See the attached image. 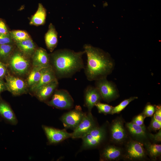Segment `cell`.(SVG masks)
Returning <instances> with one entry per match:
<instances>
[{"mask_svg": "<svg viewBox=\"0 0 161 161\" xmlns=\"http://www.w3.org/2000/svg\"><path fill=\"white\" fill-rule=\"evenodd\" d=\"M42 127L47 137L49 144H55L72 138V133L68 132L65 129H59L43 125Z\"/></svg>", "mask_w": 161, "mask_h": 161, "instance_id": "9c48e42d", "label": "cell"}, {"mask_svg": "<svg viewBox=\"0 0 161 161\" xmlns=\"http://www.w3.org/2000/svg\"><path fill=\"white\" fill-rule=\"evenodd\" d=\"M151 127L154 130H159L161 128V123H160L156 120L153 117L151 121Z\"/></svg>", "mask_w": 161, "mask_h": 161, "instance_id": "836d02e7", "label": "cell"}, {"mask_svg": "<svg viewBox=\"0 0 161 161\" xmlns=\"http://www.w3.org/2000/svg\"><path fill=\"white\" fill-rule=\"evenodd\" d=\"M45 40L47 48L51 52L56 47L58 42V34L54 25L50 23L45 34Z\"/></svg>", "mask_w": 161, "mask_h": 161, "instance_id": "e0dca14e", "label": "cell"}, {"mask_svg": "<svg viewBox=\"0 0 161 161\" xmlns=\"http://www.w3.org/2000/svg\"><path fill=\"white\" fill-rule=\"evenodd\" d=\"M127 127L130 133L139 137H145V128L143 126H139L132 122L126 124Z\"/></svg>", "mask_w": 161, "mask_h": 161, "instance_id": "7402d4cb", "label": "cell"}, {"mask_svg": "<svg viewBox=\"0 0 161 161\" xmlns=\"http://www.w3.org/2000/svg\"><path fill=\"white\" fill-rule=\"evenodd\" d=\"M111 132L112 139L116 142L122 141L126 136L123 124L119 120H116L113 122L111 126Z\"/></svg>", "mask_w": 161, "mask_h": 161, "instance_id": "ac0fdd59", "label": "cell"}, {"mask_svg": "<svg viewBox=\"0 0 161 161\" xmlns=\"http://www.w3.org/2000/svg\"><path fill=\"white\" fill-rule=\"evenodd\" d=\"M40 68L33 67L27 78V84L30 88L36 85L39 81L41 76Z\"/></svg>", "mask_w": 161, "mask_h": 161, "instance_id": "603a6c76", "label": "cell"}, {"mask_svg": "<svg viewBox=\"0 0 161 161\" xmlns=\"http://www.w3.org/2000/svg\"><path fill=\"white\" fill-rule=\"evenodd\" d=\"M33 67L42 69L51 66L50 55L44 49L40 48L34 53L32 58Z\"/></svg>", "mask_w": 161, "mask_h": 161, "instance_id": "7c38bea8", "label": "cell"}, {"mask_svg": "<svg viewBox=\"0 0 161 161\" xmlns=\"http://www.w3.org/2000/svg\"><path fill=\"white\" fill-rule=\"evenodd\" d=\"M6 88L5 83L0 79V93Z\"/></svg>", "mask_w": 161, "mask_h": 161, "instance_id": "d590c367", "label": "cell"}, {"mask_svg": "<svg viewBox=\"0 0 161 161\" xmlns=\"http://www.w3.org/2000/svg\"><path fill=\"white\" fill-rule=\"evenodd\" d=\"M95 126V121L91 112L85 113L80 123L72 133V138H82Z\"/></svg>", "mask_w": 161, "mask_h": 161, "instance_id": "52a82bcc", "label": "cell"}, {"mask_svg": "<svg viewBox=\"0 0 161 161\" xmlns=\"http://www.w3.org/2000/svg\"><path fill=\"white\" fill-rule=\"evenodd\" d=\"M6 72V69L5 65L0 62V79L3 78L5 75Z\"/></svg>", "mask_w": 161, "mask_h": 161, "instance_id": "e575fe53", "label": "cell"}, {"mask_svg": "<svg viewBox=\"0 0 161 161\" xmlns=\"http://www.w3.org/2000/svg\"><path fill=\"white\" fill-rule=\"evenodd\" d=\"M12 38L16 43L20 42L30 38L28 34L25 31L15 30L9 32Z\"/></svg>", "mask_w": 161, "mask_h": 161, "instance_id": "cb8c5ba5", "label": "cell"}, {"mask_svg": "<svg viewBox=\"0 0 161 161\" xmlns=\"http://www.w3.org/2000/svg\"><path fill=\"white\" fill-rule=\"evenodd\" d=\"M9 63L13 71L19 75L26 74L30 67L29 60L24 55L19 52H15L12 55Z\"/></svg>", "mask_w": 161, "mask_h": 161, "instance_id": "ba28073f", "label": "cell"}, {"mask_svg": "<svg viewBox=\"0 0 161 161\" xmlns=\"http://www.w3.org/2000/svg\"><path fill=\"white\" fill-rule=\"evenodd\" d=\"M58 84V79L53 80L39 87L34 92L35 95L40 100L46 101L52 95Z\"/></svg>", "mask_w": 161, "mask_h": 161, "instance_id": "4fadbf2b", "label": "cell"}, {"mask_svg": "<svg viewBox=\"0 0 161 161\" xmlns=\"http://www.w3.org/2000/svg\"><path fill=\"white\" fill-rule=\"evenodd\" d=\"M102 99L97 89L91 86H87L84 92V106L88 109V112H91L96 104Z\"/></svg>", "mask_w": 161, "mask_h": 161, "instance_id": "8fae6325", "label": "cell"}, {"mask_svg": "<svg viewBox=\"0 0 161 161\" xmlns=\"http://www.w3.org/2000/svg\"><path fill=\"white\" fill-rule=\"evenodd\" d=\"M46 16V11L41 3L38 4V10L32 17L30 24V25L39 26L43 24L45 22Z\"/></svg>", "mask_w": 161, "mask_h": 161, "instance_id": "d6986e66", "label": "cell"}, {"mask_svg": "<svg viewBox=\"0 0 161 161\" xmlns=\"http://www.w3.org/2000/svg\"><path fill=\"white\" fill-rule=\"evenodd\" d=\"M57 79L55 72L52 67L44 68L41 70V76L38 82L30 88V90L35 92L41 86L52 81Z\"/></svg>", "mask_w": 161, "mask_h": 161, "instance_id": "5bb4252c", "label": "cell"}, {"mask_svg": "<svg viewBox=\"0 0 161 161\" xmlns=\"http://www.w3.org/2000/svg\"><path fill=\"white\" fill-rule=\"evenodd\" d=\"M106 134L104 128L95 126L81 138V149H88L97 147L103 141Z\"/></svg>", "mask_w": 161, "mask_h": 161, "instance_id": "277c9868", "label": "cell"}, {"mask_svg": "<svg viewBox=\"0 0 161 161\" xmlns=\"http://www.w3.org/2000/svg\"><path fill=\"white\" fill-rule=\"evenodd\" d=\"M6 89L13 95H19L27 92V84L22 79L9 74L6 76Z\"/></svg>", "mask_w": 161, "mask_h": 161, "instance_id": "30bf717a", "label": "cell"}, {"mask_svg": "<svg viewBox=\"0 0 161 161\" xmlns=\"http://www.w3.org/2000/svg\"><path fill=\"white\" fill-rule=\"evenodd\" d=\"M95 82V87L100 92L102 98L107 102H110L118 96L117 88L114 84L109 81L106 78L97 80Z\"/></svg>", "mask_w": 161, "mask_h": 161, "instance_id": "5b68a950", "label": "cell"}, {"mask_svg": "<svg viewBox=\"0 0 161 161\" xmlns=\"http://www.w3.org/2000/svg\"><path fill=\"white\" fill-rule=\"evenodd\" d=\"M137 97H133L125 99L121 102L118 105L114 107L111 114L117 113L123 110L132 101L137 99Z\"/></svg>", "mask_w": 161, "mask_h": 161, "instance_id": "484cf974", "label": "cell"}, {"mask_svg": "<svg viewBox=\"0 0 161 161\" xmlns=\"http://www.w3.org/2000/svg\"><path fill=\"white\" fill-rule=\"evenodd\" d=\"M145 116L140 114L134 118L132 122L139 126H143Z\"/></svg>", "mask_w": 161, "mask_h": 161, "instance_id": "1f68e13d", "label": "cell"}, {"mask_svg": "<svg viewBox=\"0 0 161 161\" xmlns=\"http://www.w3.org/2000/svg\"><path fill=\"white\" fill-rule=\"evenodd\" d=\"M87 61L84 72L90 81L106 78L112 72L114 63L110 55L103 50L89 44L83 47Z\"/></svg>", "mask_w": 161, "mask_h": 161, "instance_id": "6da1fadb", "label": "cell"}, {"mask_svg": "<svg viewBox=\"0 0 161 161\" xmlns=\"http://www.w3.org/2000/svg\"><path fill=\"white\" fill-rule=\"evenodd\" d=\"M148 149L150 155L153 157H157L160 155L161 153V145L150 144L148 145Z\"/></svg>", "mask_w": 161, "mask_h": 161, "instance_id": "4316f807", "label": "cell"}, {"mask_svg": "<svg viewBox=\"0 0 161 161\" xmlns=\"http://www.w3.org/2000/svg\"><path fill=\"white\" fill-rule=\"evenodd\" d=\"M85 114L80 106H76L74 109L62 115L60 120L66 129L74 130L80 123Z\"/></svg>", "mask_w": 161, "mask_h": 161, "instance_id": "8992f818", "label": "cell"}, {"mask_svg": "<svg viewBox=\"0 0 161 161\" xmlns=\"http://www.w3.org/2000/svg\"><path fill=\"white\" fill-rule=\"evenodd\" d=\"M9 33V32L4 21L0 19V34H7Z\"/></svg>", "mask_w": 161, "mask_h": 161, "instance_id": "d6a6232c", "label": "cell"}, {"mask_svg": "<svg viewBox=\"0 0 161 161\" xmlns=\"http://www.w3.org/2000/svg\"><path fill=\"white\" fill-rule=\"evenodd\" d=\"M48 106L61 109H69L74 106V100L69 92L64 89H56L51 99L46 102Z\"/></svg>", "mask_w": 161, "mask_h": 161, "instance_id": "3957f363", "label": "cell"}, {"mask_svg": "<svg viewBox=\"0 0 161 161\" xmlns=\"http://www.w3.org/2000/svg\"><path fill=\"white\" fill-rule=\"evenodd\" d=\"M84 51L76 52L63 49L58 50L50 55V65L57 78H69L84 69L82 58Z\"/></svg>", "mask_w": 161, "mask_h": 161, "instance_id": "7a4b0ae2", "label": "cell"}, {"mask_svg": "<svg viewBox=\"0 0 161 161\" xmlns=\"http://www.w3.org/2000/svg\"><path fill=\"white\" fill-rule=\"evenodd\" d=\"M95 106L97 108L98 112L104 114H111L113 107L108 104L100 103H98Z\"/></svg>", "mask_w": 161, "mask_h": 161, "instance_id": "83f0119b", "label": "cell"}, {"mask_svg": "<svg viewBox=\"0 0 161 161\" xmlns=\"http://www.w3.org/2000/svg\"><path fill=\"white\" fill-rule=\"evenodd\" d=\"M156 107L151 104H147L144 109L143 114L145 117H151L155 112Z\"/></svg>", "mask_w": 161, "mask_h": 161, "instance_id": "f546056e", "label": "cell"}, {"mask_svg": "<svg viewBox=\"0 0 161 161\" xmlns=\"http://www.w3.org/2000/svg\"><path fill=\"white\" fill-rule=\"evenodd\" d=\"M0 117L6 122L16 125L18 120L13 111L6 102L0 99Z\"/></svg>", "mask_w": 161, "mask_h": 161, "instance_id": "9a60e30c", "label": "cell"}, {"mask_svg": "<svg viewBox=\"0 0 161 161\" xmlns=\"http://www.w3.org/2000/svg\"><path fill=\"white\" fill-rule=\"evenodd\" d=\"M121 154V151L119 148L114 146H109L103 150L101 156L104 160H113L119 158Z\"/></svg>", "mask_w": 161, "mask_h": 161, "instance_id": "ffe728a7", "label": "cell"}, {"mask_svg": "<svg viewBox=\"0 0 161 161\" xmlns=\"http://www.w3.org/2000/svg\"><path fill=\"white\" fill-rule=\"evenodd\" d=\"M16 43L18 47L25 55H30L34 52L35 45L30 38Z\"/></svg>", "mask_w": 161, "mask_h": 161, "instance_id": "44dd1931", "label": "cell"}, {"mask_svg": "<svg viewBox=\"0 0 161 161\" xmlns=\"http://www.w3.org/2000/svg\"><path fill=\"white\" fill-rule=\"evenodd\" d=\"M12 40L10 33L0 34V45L11 44L12 42Z\"/></svg>", "mask_w": 161, "mask_h": 161, "instance_id": "f1b7e54d", "label": "cell"}, {"mask_svg": "<svg viewBox=\"0 0 161 161\" xmlns=\"http://www.w3.org/2000/svg\"><path fill=\"white\" fill-rule=\"evenodd\" d=\"M127 154L129 158L131 159H141L145 155L143 145L136 141H133L129 143L127 147Z\"/></svg>", "mask_w": 161, "mask_h": 161, "instance_id": "2e32d148", "label": "cell"}, {"mask_svg": "<svg viewBox=\"0 0 161 161\" xmlns=\"http://www.w3.org/2000/svg\"><path fill=\"white\" fill-rule=\"evenodd\" d=\"M155 112L153 118L159 122L161 123V108L160 106H156Z\"/></svg>", "mask_w": 161, "mask_h": 161, "instance_id": "4dcf8cb0", "label": "cell"}, {"mask_svg": "<svg viewBox=\"0 0 161 161\" xmlns=\"http://www.w3.org/2000/svg\"><path fill=\"white\" fill-rule=\"evenodd\" d=\"M13 49L11 44L0 45V59L4 60L10 56Z\"/></svg>", "mask_w": 161, "mask_h": 161, "instance_id": "d4e9b609", "label": "cell"}]
</instances>
